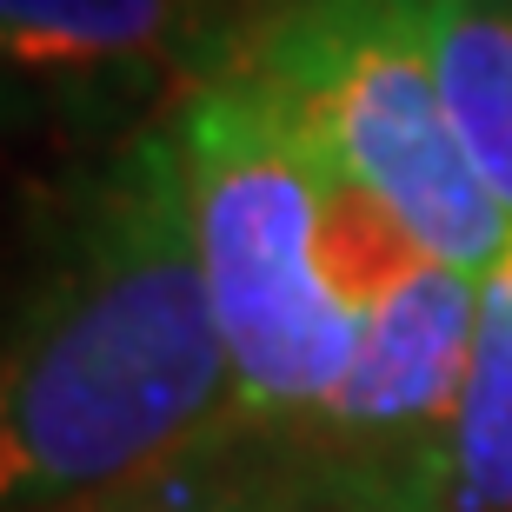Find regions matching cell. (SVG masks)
<instances>
[{
	"label": "cell",
	"instance_id": "8992f818",
	"mask_svg": "<svg viewBox=\"0 0 512 512\" xmlns=\"http://www.w3.org/2000/svg\"><path fill=\"white\" fill-rule=\"evenodd\" d=\"M426 27L459 147L512 220V0H426Z\"/></svg>",
	"mask_w": 512,
	"mask_h": 512
},
{
	"label": "cell",
	"instance_id": "6da1fadb",
	"mask_svg": "<svg viewBox=\"0 0 512 512\" xmlns=\"http://www.w3.org/2000/svg\"><path fill=\"white\" fill-rule=\"evenodd\" d=\"M233 413L173 127L54 200L0 293V512H67L160 473Z\"/></svg>",
	"mask_w": 512,
	"mask_h": 512
},
{
	"label": "cell",
	"instance_id": "277c9868",
	"mask_svg": "<svg viewBox=\"0 0 512 512\" xmlns=\"http://www.w3.org/2000/svg\"><path fill=\"white\" fill-rule=\"evenodd\" d=\"M479 280L459 266H413L360 326V353L340 393L313 419L280 426L340 479L353 512H419L453 426Z\"/></svg>",
	"mask_w": 512,
	"mask_h": 512
},
{
	"label": "cell",
	"instance_id": "ba28073f",
	"mask_svg": "<svg viewBox=\"0 0 512 512\" xmlns=\"http://www.w3.org/2000/svg\"><path fill=\"white\" fill-rule=\"evenodd\" d=\"M67 512H100V499H87V506H67Z\"/></svg>",
	"mask_w": 512,
	"mask_h": 512
},
{
	"label": "cell",
	"instance_id": "7a4b0ae2",
	"mask_svg": "<svg viewBox=\"0 0 512 512\" xmlns=\"http://www.w3.org/2000/svg\"><path fill=\"white\" fill-rule=\"evenodd\" d=\"M167 127L207 306L233 366V419L300 426L340 393L366 326L326 253L333 167L240 60L193 80Z\"/></svg>",
	"mask_w": 512,
	"mask_h": 512
},
{
	"label": "cell",
	"instance_id": "3957f363",
	"mask_svg": "<svg viewBox=\"0 0 512 512\" xmlns=\"http://www.w3.org/2000/svg\"><path fill=\"white\" fill-rule=\"evenodd\" d=\"M233 60L426 260L486 280L512 253V220L439 94L426 0H280Z\"/></svg>",
	"mask_w": 512,
	"mask_h": 512
},
{
	"label": "cell",
	"instance_id": "5b68a950",
	"mask_svg": "<svg viewBox=\"0 0 512 512\" xmlns=\"http://www.w3.org/2000/svg\"><path fill=\"white\" fill-rule=\"evenodd\" d=\"M100 512H353V499L293 433L227 413L160 473L107 493Z\"/></svg>",
	"mask_w": 512,
	"mask_h": 512
},
{
	"label": "cell",
	"instance_id": "52a82bcc",
	"mask_svg": "<svg viewBox=\"0 0 512 512\" xmlns=\"http://www.w3.org/2000/svg\"><path fill=\"white\" fill-rule=\"evenodd\" d=\"M200 0H0V60L153 67L193 34Z\"/></svg>",
	"mask_w": 512,
	"mask_h": 512
}]
</instances>
